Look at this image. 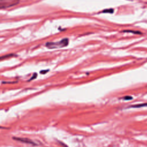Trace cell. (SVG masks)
I'll return each instance as SVG.
<instances>
[{
  "mask_svg": "<svg viewBox=\"0 0 147 147\" xmlns=\"http://www.w3.org/2000/svg\"><path fill=\"white\" fill-rule=\"evenodd\" d=\"M37 76V75L36 74V73H34V75H33V76L31 78V79L29 80H32V79H35V78Z\"/></svg>",
  "mask_w": 147,
  "mask_h": 147,
  "instance_id": "cell-10",
  "label": "cell"
},
{
  "mask_svg": "<svg viewBox=\"0 0 147 147\" xmlns=\"http://www.w3.org/2000/svg\"><path fill=\"white\" fill-rule=\"evenodd\" d=\"M124 32H131V33H136V34H140V33H141V32H134V31H131V30H125Z\"/></svg>",
  "mask_w": 147,
  "mask_h": 147,
  "instance_id": "cell-7",
  "label": "cell"
},
{
  "mask_svg": "<svg viewBox=\"0 0 147 147\" xmlns=\"http://www.w3.org/2000/svg\"><path fill=\"white\" fill-rule=\"evenodd\" d=\"M20 0H1L0 7L1 9H6L17 5Z\"/></svg>",
  "mask_w": 147,
  "mask_h": 147,
  "instance_id": "cell-2",
  "label": "cell"
},
{
  "mask_svg": "<svg viewBox=\"0 0 147 147\" xmlns=\"http://www.w3.org/2000/svg\"><path fill=\"white\" fill-rule=\"evenodd\" d=\"M113 9H106V10H104L103 11H102L103 13H113Z\"/></svg>",
  "mask_w": 147,
  "mask_h": 147,
  "instance_id": "cell-6",
  "label": "cell"
},
{
  "mask_svg": "<svg viewBox=\"0 0 147 147\" xmlns=\"http://www.w3.org/2000/svg\"><path fill=\"white\" fill-rule=\"evenodd\" d=\"M16 56V55H14V54L11 53V54H9V55H5V56H2L1 57V60H2V59L7 58V57H11V56Z\"/></svg>",
  "mask_w": 147,
  "mask_h": 147,
  "instance_id": "cell-5",
  "label": "cell"
},
{
  "mask_svg": "<svg viewBox=\"0 0 147 147\" xmlns=\"http://www.w3.org/2000/svg\"><path fill=\"white\" fill-rule=\"evenodd\" d=\"M13 139L14 140H16V141H18L24 142V143L31 144V145H37V144L34 143V142H33L31 140H30L29 138H20V137H13Z\"/></svg>",
  "mask_w": 147,
  "mask_h": 147,
  "instance_id": "cell-3",
  "label": "cell"
},
{
  "mask_svg": "<svg viewBox=\"0 0 147 147\" xmlns=\"http://www.w3.org/2000/svg\"><path fill=\"white\" fill-rule=\"evenodd\" d=\"M49 70H44V71H40V73L42 74H45V73H47V72H48Z\"/></svg>",
  "mask_w": 147,
  "mask_h": 147,
  "instance_id": "cell-9",
  "label": "cell"
},
{
  "mask_svg": "<svg viewBox=\"0 0 147 147\" xmlns=\"http://www.w3.org/2000/svg\"><path fill=\"white\" fill-rule=\"evenodd\" d=\"M68 44V38H63L61 41L58 42H48L45 45L47 48L49 49L57 48H62L66 47Z\"/></svg>",
  "mask_w": 147,
  "mask_h": 147,
  "instance_id": "cell-1",
  "label": "cell"
},
{
  "mask_svg": "<svg viewBox=\"0 0 147 147\" xmlns=\"http://www.w3.org/2000/svg\"><path fill=\"white\" fill-rule=\"evenodd\" d=\"M147 103H144V104H140V105H133L130 106V107H134V108H137V107H146Z\"/></svg>",
  "mask_w": 147,
  "mask_h": 147,
  "instance_id": "cell-4",
  "label": "cell"
},
{
  "mask_svg": "<svg viewBox=\"0 0 147 147\" xmlns=\"http://www.w3.org/2000/svg\"><path fill=\"white\" fill-rule=\"evenodd\" d=\"M123 99L125 100H129V99H132V97L130 96H125L123 98Z\"/></svg>",
  "mask_w": 147,
  "mask_h": 147,
  "instance_id": "cell-8",
  "label": "cell"
}]
</instances>
